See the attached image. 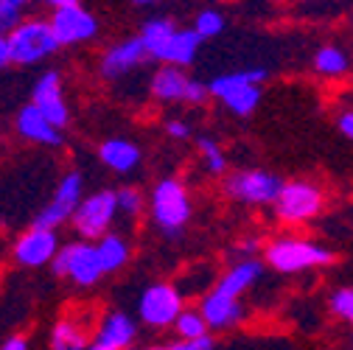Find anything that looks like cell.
Listing matches in <instances>:
<instances>
[{"instance_id":"6da1fadb","label":"cell","mask_w":353,"mask_h":350,"mask_svg":"<svg viewBox=\"0 0 353 350\" xmlns=\"http://www.w3.org/2000/svg\"><path fill=\"white\" fill-rule=\"evenodd\" d=\"M149 213H152L154 227L163 236H168V238L180 236L185 230V225L191 222V213H194L185 183L176 180V177L160 180L149 194Z\"/></svg>"},{"instance_id":"7a4b0ae2","label":"cell","mask_w":353,"mask_h":350,"mask_svg":"<svg viewBox=\"0 0 353 350\" xmlns=\"http://www.w3.org/2000/svg\"><path fill=\"white\" fill-rule=\"evenodd\" d=\"M263 258L267 264L281 272V275H297L305 269H314V267H328L334 260V252L323 244L314 241H305V238H272L267 247H263Z\"/></svg>"},{"instance_id":"3957f363","label":"cell","mask_w":353,"mask_h":350,"mask_svg":"<svg viewBox=\"0 0 353 350\" xmlns=\"http://www.w3.org/2000/svg\"><path fill=\"white\" fill-rule=\"evenodd\" d=\"M6 39H9L12 65H20V68L46 62L62 48L51 28V20H42V17H26Z\"/></svg>"},{"instance_id":"277c9868","label":"cell","mask_w":353,"mask_h":350,"mask_svg":"<svg viewBox=\"0 0 353 350\" xmlns=\"http://www.w3.org/2000/svg\"><path fill=\"white\" fill-rule=\"evenodd\" d=\"M51 269H54V275L68 278L70 283H76L81 289L96 286L107 275L104 267H101L96 241H84V238H76L70 244H62V249L57 252Z\"/></svg>"},{"instance_id":"5b68a950","label":"cell","mask_w":353,"mask_h":350,"mask_svg":"<svg viewBox=\"0 0 353 350\" xmlns=\"http://www.w3.org/2000/svg\"><path fill=\"white\" fill-rule=\"evenodd\" d=\"M118 218V196L115 191H96V194H87L79 205V210L73 213L70 225L76 230L79 238L84 241H99L107 233H112V225Z\"/></svg>"},{"instance_id":"8992f818","label":"cell","mask_w":353,"mask_h":350,"mask_svg":"<svg viewBox=\"0 0 353 350\" xmlns=\"http://www.w3.org/2000/svg\"><path fill=\"white\" fill-rule=\"evenodd\" d=\"M185 311V294L174 283H152L138 297V317L146 328H174L176 317Z\"/></svg>"},{"instance_id":"52a82bcc","label":"cell","mask_w":353,"mask_h":350,"mask_svg":"<svg viewBox=\"0 0 353 350\" xmlns=\"http://www.w3.org/2000/svg\"><path fill=\"white\" fill-rule=\"evenodd\" d=\"M283 191V180L263 168H244L225 180V194L241 205H275Z\"/></svg>"},{"instance_id":"ba28073f","label":"cell","mask_w":353,"mask_h":350,"mask_svg":"<svg viewBox=\"0 0 353 350\" xmlns=\"http://www.w3.org/2000/svg\"><path fill=\"white\" fill-rule=\"evenodd\" d=\"M323 205H325V196H323L320 185L305 183V180H294V183H283V191L272 207H275V216L281 222L303 225L308 218L320 216Z\"/></svg>"},{"instance_id":"9c48e42d","label":"cell","mask_w":353,"mask_h":350,"mask_svg":"<svg viewBox=\"0 0 353 350\" xmlns=\"http://www.w3.org/2000/svg\"><path fill=\"white\" fill-rule=\"evenodd\" d=\"M81 199H84V177L79 171H68L65 177L59 180L51 202L39 210L34 225L48 227V230H59L65 222H70V218H73V213L79 210Z\"/></svg>"},{"instance_id":"30bf717a","label":"cell","mask_w":353,"mask_h":350,"mask_svg":"<svg viewBox=\"0 0 353 350\" xmlns=\"http://www.w3.org/2000/svg\"><path fill=\"white\" fill-rule=\"evenodd\" d=\"M59 249H62V244H59L57 230H48V227L34 225L31 230H26V233L14 241L12 255H14V260H17L20 267L39 269V267H51Z\"/></svg>"},{"instance_id":"8fae6325","label":"cell","mask_w":353,"mask_h":350,"mask_svg":"<svg viewBox=\"0 0 353 350\" xmlns=\"http://www.w3.org/2000/svg\"><path fill=\"white\" fill-rule=\"evenodd\" d=\"M31 104L46 115L57 129H65L70 123V110L65 101V90H62V76L57 70L42 73L31 90Z\"/></svg>"},{"instance_id":"7c38bea8","label":"cell","mask_w":353,"mask_h":350,"mask_svg":"<svg viewBox=\"0 0 353 350\" xmlns=\"http://www.w3.org/2000/svg\"><path fill=\"white\" fill-rule=\"evenodd\" d=\"M48 20H51V28L59 39V45H81V42H90L99 34V20L81 6L57 9Z\"/></svg>"},{"instance_id":"4fadbf2b","label":"cell","mask_w":353,"mask_h":350,"mask_svg":"<svg viewBox=\"0 0 353 350\" xmlns=\"http://www.w3.org/2000/svg\"><path fill=\"white\" fill-rule=\"evenodd\" d=\"M146 59H149V54L143 48V39L141 37H129V39L115 42V45H110L101 54L99 70H101V76L107 81H118V79H123L126 73H132L135 68H141Z\"/></svg>"},{"instance_id":"5bb4252c","label":"cell","mask_w":353,"mask_h":350,"mask_svg":"<svg viewBox=\"0 0 353 350\" xmlns=\"http://www.w3.org/2000/svg\"><path fill=\"white\" fill-rule=\"evenodd\" d=\"M14 126H17V135H20L23 141H31V143H37V146H48V149L62 146V129H57L34 104H26V107L17 112Z\"/></svg>"},{"instance_id":"9a60e30c","label":"cell","mask_w":353,"mask_h":350,"mask_svg":"<svg viewBox=\"0 0 353 350\" xmlns=\"http://www.w3.org/2000/svg\"><path fill=\"white\" fill-rule=\"evenodd\" d=\"M188 87H191V76H185L183 68H174V65H160L149 81L152 99L160 104H185Z\"/></svg>"},{"instance_id":"2e32d148","label":"cell","mask_w":353,"mask_h":350,"mask_svg":"<svg viewBox=\"0 0 353 350\" xmlns=\"http://www.w3.org/2000/svg\"><path fill=\"white\" fill-rule=\"evenodd\" d=\"M199 311L205 314L210 331H228V328H236V325L247 317L241 300L222 297V294H216L213 289L202 294V300H199Z\"/></svg>"},{"instance_id":"e0dca14e","label":"cell","mask_w":353,"mask_h":350,"mask_svg":"<svg viewBox=\"0 0 353 350\" xmlns=\"http://www.w3.org/2000/svg\"><path fill=\"white\" fill-rule=\"evenodd\" d=\"M261 275H263V264H261V260L244 258V260H239V264H233L222 278L213 283V291L222 294V297H230V300H239L244 291H250L258 283Z\"/></svg>"},{"instance_id":"ac0fdd59","label":"cell","mask_w":353,"mask_h":350,"mask_svg":"<svg viewBox=\"0 0 353 350\" xmlns=\"http://www.w3.org/2000/svg\"><path fill=\"white\" fill-rule=\"evenodd\" d=\"M138 339V322L132 320L126 311H110L104 314L101 325H99V333H96V342L101 344H112L118 350H129Z\"/></svg>"},{"instance_id":"d6986e66","label":"cell","mask_w":353,"mask_h":350,"mask_svg":"<svg viewBox=\"0 0 353 350\" xmlns=\"http://www.w3.org/2000/svg\"><path fill=\"white\" fill-rule=\"evenodd\" d=\"M101 163L115 174H129L141 165V149L126 138H110L99 146Z\"/></svg>"},{"instance_id":"ffe728a7","label":"cell","mask_w":353,"mask_h":350,"mask_svg":"<svg viewBox=\"0 0 353 350\" xmlns=\"http://www.w3.org/2000/svg\"><path fill=\"white\" fill-rule=\"evenodd\" d=\"M202 42L205 39L194 28H176V34L171 37V42H168V48H165L160 65H174V68H183L185 70L188 65H194Z\"/></svg>"},{"instance_id":"44dd1931","label":"cell","mask_w":353,"mask_h":350,"mask_svg":"<svg viewBox=\"0 0 353 350\" xmlns=\"http://www.w3.org/2000/svg\"><path fill=\"white\" fill-rule=\"evenodd\" d=\"M263 79H267V70H263V68H247V70L222 73V76H216L210 81V96L225 104L233 93L244 90V87H250V84H261Z\"/></svg>"},{"instance_id":"7402d4cb","label":"cell","mask_w":353,"mask_h":350,"mask_svg":"<svg viewBox=\"0 0 353 350\" xmlns=\"http://www.w3.org/2000/svg\"><path fill=\"white\" fill-rule=\"evenodd\" d=\"M176 25L174 20H168V17H154V20H149L143 28H141V39H143V48H146V54H149V59H157V62H163V54H165V48H168V42H171V37L176 34Z\"/></svg>"},{"instance_id":"603a6c76","label":"cell","mask_w":353,"mask_h":350,"mask_svg":"<svg viewBox=\"0 0 353 350\" xmlns=\"http://www.w3.org/2000/svg\"><path fill=\"white\" fill-rule=\"evenodd\" d=\"M96 249H99L104 272H121L132 258V247L121 233H107L104 238L96 241Z\"/></svg>"},{"instance_id":"cb8c5ba5","label":"cell","mask_w":353,"mask_h":350,"mask_svg":"<svg viewBox=\"0 0 353 350\" xmlns=\"http://www.w3.org/2000/svg\"><path fill=\"white\" fill-rule=\"evenodd\" d=\"M90 347V336L76 320H59L51 328V350H87Z\"/></svg>"},{"instance_id":"d4e9b609","label":"cell","mask_w":353,"mask_h":350,"mask_svg":"<svg viewBox=\"0 0 353 350\" xmlns=\"http://www.w3.org/2000/svg\"><path fill=\"white\" fill-rule=\"evenodd\" d=\"M314 70L320 73V76H325V79H339V76H345L347 73V68H350V62H347V54L342 51V48H336V45H325V48H320L317 54H314Z\"/></svg>"},{"instance_id":"484cf974","label":"cell","mask_w":353,"mask_h":350,"mask_svg":"<svg viewBox=\"0 0 353 350\" xmlns=\"http://www.w3.org/2000/svg\"><path fill=\"white\" fill-rule=\"evenodd\" d=\"M174 331H176V339L180 342H194V339L210 336V325L199 309H185L180 317H176Z\"/></svg>"},{"instance_id":"4316f807","label":"cell","mask_w":353,"mask_h":350,"mask_svg":"<svg viewBox=\"0 0 353 350\" xmlns=\"http://www.w3.org/2000/svg\"><path fill=\"white\" fill-rule=\"evenodd\" d=\"M196 149H199V157H202V163H205V168L210 174H225L228 171V154L222 152V146H219L213 138L199 135L196 138Z\"/></svg>"},{"instance_id":"83f0119b","label":"cell","mask_w":353,"mask_h":350,"mask_svg":"<svg viewBox=\"0 0 353 350\" xmlns=\"http://www.w3.org/2000/svg\"><path fill=\"white\" fill-rule=\"evenodd\" d=\"M258 104H261V84H250V87H244V90L233 93V96L225 101V107H228L233 115H239V118L252 115V112L258 110Z\"/></svg>"},{"instance_id":"f1b7e54d","label":"cell","mask_w":353,"mask_h":350,"mask_svg":"<svg viewBox=\"0 0 353 350\" xmlns=\"http://www.w3.org/2000/svg\"><path fill=\"white\" fill-rule=\"evenodd\" d=\"M115 196H118V216H126V218H135L143 213V207H146V199H143V194L138 191V188H118L115 191Z\"/></svg>"},{"instance_id":"f546056e","label":"cell","mask_w":353,"mask_h":350,"mask_svg":"<svg viewBox=\"0 0 353 350\" xmlns=\"http://www.w3.org/2000/svg\"><path fill=\"white\" fill-rule=\"evenodd\" d=\"M202 39H213L225 31V14L222 12H216V9H202L191 25Z\"/></svg>"},{"instance_id":"4dcf8cb0","label":"cell","mask_w":353,"mask_h":350,"mask_svg":"<svg viewBox=\"0 0 353 350\" xmlns=\"http://www.w3.org/2000/svg\"><path fill=\"white\" fill-rule=\"evenodd\" d=\"M23 9L17 3H12V0H0V34L9 37L20 23H23Z\"/></svg>"},{"instance_id":"1f68e13d","label":"cell","mask_w":353,"mask_h":350,"mask_svg":"<svg viewBox=\"0 0 353 350\" xmlns=\"http://www.w3.org/2000/svg\"><path fill=\"white\" fill-rule=\"evenodd\" d=\"M331 311L347 325H353V289H336L331 294Z\"/></svg>"},{"instance_id":"d6a6232c","label":"cell","mask_w":353,"mask_h":350,"mask_svg":"<svg viewBox=\"0 0 353 350\" xmlns=\"http://www.w3.org/2000/svg\"><path fill=\"white\" fill-rule=\"evenodd\" d=\"M165 135L174 141H185V138H191V126L180 118H171V121H165Z\"/></svg>"},{"instance_id":"836d02e7","label":"cell","mask_w":353,"mask_h":350,"mask_svg":"<svg viewBox=\"0 0 353 350\" xmlns=\"http://www.w3.org/2000/svg\"><path fill=\"white\" fill-rule=\"evenodd\" d=\"M171 347L174 350H216V342H213V336H202V339H194V342H180L176 339Z\"/></svg>"},{"instance_id":"e575fe53","label":"cell","mask_w":353,"mask_h":350,"mask_svg":"<svg viewBox=\"0 0 353 350\" xmlns=\"http://www.w3.org/2000/svg\"><path fill=\"white\" fill-rule=\"evenodd\" d=\"M336 129L347 138V141H353V110H345V112H339V118H336Z\"/></svg>"},{"instance_id":"d590c367","label":"cell","mask_w":353,"mask_h":350,"mask_svg":"<svg viewBox=\"0 0 353 350\" xmlns=\"http://www.w3.org/2000/svg\"><path fill=\"white\" fill-rule=\"evenodd\" d=\"M0 350H28V339L26 336H9L3 344H0Z\"/></svg>"},{"instance_id":"8d00e7d4","label":"cell","mask_w":353,"mask_h":350,"mask_svg":"<svg viewBox=\"0 0 353 350\" xmlns=\"http://www.w3.org/2000/svg\"><path fill=\"white\" fill-rule=\"evenodd\" d=\"M12 65V56H9V39L0 34V70Z\"/></svg>"},{"instance_id":"74e56055","label":"cell","mask_w":353,"mask_h":350,"mask_svg":"<svg viewBox=\"0 0 353 350\" xmlns=\"http://www.w3.org/2000/svg\"><path fill=\"white\" fill-rule=\"evenodd\" d=\"M239 249H241V255H244V258H252V255L261 249V241H258V238H247V241H241V247H239Z\"/></svg>"},{"instance_id":"f35d334b","label":"cell","mask_w":353,"mask_h":350,"mask_svg":"<svg viewBox=\"0 0 353 350\" xmlns=\"http://www.w3.org/2000/svg\"><path fill=\"white\" fill-rule=\"evenodd\" d=\"M46 6H51L54 12L57 9H70V6H79V0H42Z\"/></svg>"},{"instance_id":"ab89813d","label":"cell","mask_w":353,"mask_h":350,"mask_svg":"<svg viewBox=\"0 0 353 350\" xmlns=\"http://www.w3.org/2000/svg\"><path fill=\"white\" fill-rule=\"evenodd\" d=\"M87 350H118V347H112V344H101V342H93Z\"/></svg>"},{"instance_id":"60d3db41","label":"cell","mask_w":353,"mask_h":350,"mask_svg":"<svg viewBox=\"0 0 353 350\" xmlns=\"http://www.w3.org/2000/svg\"><path fill=\"white\" fill-rule=\"evenodd\" d=\"M146 350H174L171 344H152V347H146Z\"/></svg>"},{"instance_id":"b9f144b4","label":"cell","mask_w":353,"mask_h":350,"mask_svg":"<svg viewBox=\"0 0 353 350\" xmlns=\"http://www.w3.org/2000/svg\"><path fill=\"white\" fill-rule=\"evenodd\" d=\"M132 3H138V6H152V3H157V0H132Z\"/></svg>"},{"instance_id":"7bdbcfd3","label":"cell","mask_w":353,"mask_h":350,"mask_svg":"<svg viewBox=\"0 0 353 350\" xmlns=\"http://www.w3.org/2000/svg\"><path fill=\"white\" fill-rule=\"evenodd\" d=\"M12 3H17V6H20V9H26V6H28V3H31V0H12Z\"/></svg>"},{"instance_id":"ee69618b","label":"cell","mask_w":353,"mask_h":350,"mask_svg":"<svg viewBox=\"0 0 353 350\" xmlns=\"http://www.w3.org/2000/svg\"><path fill=\"white\" fill-rule=\"evenodd\" d=\"M292 3H300V0H292Z\"/></svg>"}]
</instances>
